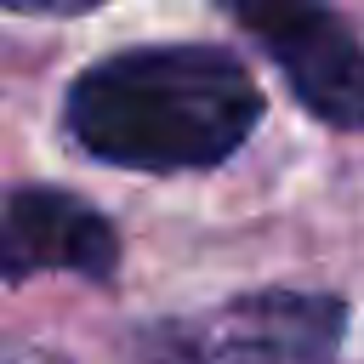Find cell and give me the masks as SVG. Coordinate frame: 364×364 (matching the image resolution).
Wrapping results in <instances>:
<instances>
[{
    "mask_svg": "<svg viewBox=\"0 0 364 364\" xmlns=\"http://www.w3.org/2000/svg\"><path fill=\"white\" fill-rule=\"evenodd\" d=\"M63 125L119 171H210L262 125V85L222 46H131L68 85Z\"/></svg>",
    "mask_w": 364,
    "mask_h": 364,
    "instance_id": "cell-1",
    "label": "cell"
},
{
    "mask_svg": "<svg viewBox=\"0 0 364 364\" xmlns=\"http://www.w3.org/2000/svg\"><path fill=\"white\" fill-rule=\"evenodd\" d=\"M347 301L324 290H250L210 313L154 318L131 341V364H336Z\"/></svg>",
    "mask_w": 364,
    "mask_h": 364,
    "instance_id": "cell-2",
    "label": "cell"
},
{
    "mask_svg": "<svg viewBox=\"0 0 364 364\" xmlns=\"http://www.w3.org/2000/svg\"><path fill=\"white\" fill-rule=\"evenodd\" d=\"M296 102L330 131H364V40L330 0H222Z\"/></svg>",
    "mask_w": 364,
    "mask_h": 364,
    "instance_id": "cell-3",
    "label": "cell"
},
{
    "mask_svg": "<svg viewBox=\"0 0 364 364\" xmlns=\"http://www.w3.org/2000/svg\"><path fill=\"white\" fill-rule=\"evenodd\" d=\"M114 267H119V233L80 193L46 182L0 193V279L11 284L34 273L114 279Z\"/></svg>",
    "mask_w": 364,
    "mask_h": 364,
    "instance_id": "cell-4",
    "label": "cell"
},
{
    "mask_svg": "<svg viewBox=\"0 0 364 364\" xmlns=\"http://www.w3.org/2000/svg\"><path fill=\"white\" fill-rule=\"evenodd\" d=\"M97 6H108V0H0V11H17V17H80Z\"/></svg>",
    "mask_w": 364,
    "mask_h": 364,
    "instance_id": "cell-5",
    "label": "cell"
},
{
    "mask_svg": "<svg viewBox=\"0 0 364 364\" xmlns=\"http://www.w3.org/2000/svg\"><path fill=\"white\" fill-rule=\"evenodd\" d=\"M0 364H68V358H57V353H46V347H28V341L0 336Z\"/></svg>",
    "mask_w": 364,
    "mask_h": 364,
    "instance_id": "cell-6",
    "label": "cell"
}]
</instances>
